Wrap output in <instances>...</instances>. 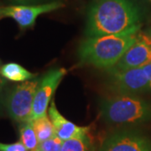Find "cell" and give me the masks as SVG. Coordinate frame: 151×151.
Instances as JSON below:
<instances>
[{"mask_svg": "<svg viewBox=\"0 0 151 151\" xmlns=\"http://www.w3.org/2000/svg\"><path fill=\"white\" fill-rule=\"evenodd\" d=\"M64 7V4L55 0L42 4L10 5L0 7V19L9 17L13 19L22 29L33 27L37 18L41 14L50 13Z\"/></svg>", "mask_w": 151, "mask_h": 151, "instance_id": "obj_5", "label": "cell"}, {"mask_svg": "<svg viewBox=\"0 0 151 151\" xmlns=\"http://www.w3.org/2000/svg\"><path fill=\"white\" fill-rule=\"evenodd\" d=\"M100 113L110 124H143L151 121V103L133 94L119 93L103 99Z\"/></svg>", "mask_w": 151, "mask_h": 151, "instance_id": "obj_3", "label": "cell"}, {"mask_svg": "<svg viewBox=\"0 0 151 151\" xmlns=\"http://www.w3.org/2000/svg\"><path fill=\"white\" fill-rule=\"evenodd\" d=\"M48 115L55 128V134L62 141L68 140L73 138L81 137L87 134L89 129L87 127L77 126L72 122L64 118L58 109L55 103L52 101L48 108Z\"/></svg>", "mask_w": 151, "mask_h": 151, "instance_id": "obj_10", "label": "cell"}, {"mask_svg": "<svg viewBox=\"0 0 151 151\" xmlns=\"http://www.w3.org/2000/svg\"><path fill=\"white\" fill-rule=\"evenodd\" d=\"M61 151H92L87 134L63 141Z\"/></svg>", "mask_w": 151, "mask_h": 151, "instance_id": "obj_14", "label": "cell"}, {"mask_svg": "<svg viewBox=\"0 0 151 151\" xmlns=\"http://www.w3.org/2000/svg\"><path fill=\"white\" fill-rule=\"evenodd\" d=\"M141 14L132 0H96L87 14V37L139 31Z\"/></svg>", "mask_w": 151, "mask_h": 151, "instance_id": "obj_1", "label": "cell"}, {"mask_svg": "<svg viewBox=\"0 0 151 151\" xmlns=\"http://www.w3.org/2000/svg\"><path fill=\"white\" fill-rule=\"evenodd\" d=\"M13 3V5H33V4H42L55 0H9Z\"/></svg>", "mask_w": 151, "mask_h": 151, "instance_id": "obj_17", "label": "cell"}, {"mask_svg": "<svg viewBox=\"0 0 151 151\" xmlns=\"http://www.w3.org/2000/svg\"><path fill=\"white\" fill-rule=\"evenodd\" d=\"M0 65H1V61H0Z\"/></svg>", "mask_w": 151, "mask_h": 151, "instance_id": "obj_21", "label": "cell"}, {"mask_svg": "<svg viewBox=\"0 0 151 151\" xmlns=\"http://www.w3.org/2000/svg\"><path fill=\"white\" fill-rule=\"evenodd\" d=\"M102 151H151V144L142 135L123 131L108 136Z\"/></svg>", "mask_w": 151, "mask_h": 151, "instance_id": "obj_9", "label": "cell"}, {"mask_svg": "<svg viewBox=\"0 0 151 151\" xmlns=\"http://www.w3.org/2000/svg\"><path fill=\"white\" fill-rule=\"evenodd\" d=\"M63 141L56 135L47 140L39 143L37 148L34 151H61Z\"/></svg>", "mask_w": 151, "mask_h": 151, "instance_id": "obj_15", "label": "cell"}, {"mask_svg": "<svg viewBox=\"0 0 151 151\" xmlns=\"http://www.w3.org/2000/svg\"><path fill=\"white\" fill-rule=\"evenodd\" d=\"M6 84H7V80L0 75V100L3 97V93H4V91Z\"/></svg>", "mask_w": 151, "mask_h": 151, "instance_id": "obj_18", "label": "cell"}, {"mask_svg": "<svg viewBox=\"0 0 151 151\" xmlns=\"http://www.w3.org/2000/svg\"><path fill=\"white\" fill-rule=\"evenodd\" d=\"M0 75L6 80L15 82H24L35 79V74L26 70L21 65L10 62L0 66Z\"/></svg>", "mask_w": 151, "mask_h": 151, "instance_id": "obj_11", "label": "cell"}, {"mask_svg": "<svg viewBox=\"0 0 151 151\" xmlns=\"http://www.w3.org/2000/svg\"><path fill=\"white\" fill-rule=\"evenodd\" d=\"M0 151H28L21 142L14 144H3L0 143Z\"/></svg>", "mask_w": 151, "mask_h": 151, "instance_id": "obj_16", "label": "cell"}, {"mask_svg": "<svg viewBox=\"0 0 151 151\" xmlns=\"http://www.w3.org/2000/svg\"><path fill=\"white\" fill-rule=\"evenodd\" d=\"M65 68L53 69L48 71L40 80L34 98L30 121L43 117L47 114L49 104L52 102V97L56 88L66 74Z\"/></svg>", "mask_w": 151, "mask_h": 151, "instance_id": "obj_6", "label": "cell"}, {"mask_svg": "<svg viewBox=\"0 0 151 151\" xmlns=\"http://www.w3.org/2000/svg\"><path fill=\"white\" fill-rule=\"evenodd\" d=\"M40 80L34 79L15 86L4 98V107L11 119L19 123L30 121L34 98Z\"/></svg>", "mask_w": 151, "mask_h": 151, "instance_id": "obj_4", "label": "cell"}, {"mask_svg": "<svg viewBox=\"0 0 151 151\" xmlns=\"http://www.w3.org/2000/svg\"><path fill=\"white\" fill-rule=\"evenodd\" d=\"M139 31L87 37L80 45L78 55L82 63L109 70L136 42Z\"/></svg>", "mask_w": 151, "mask_h": 151, "instance_id": "obj_2", "label": "cell"}, {"mask_svg": "<svg viewBox=\"0 0 151 151\" xmlns=\"http://www.w3.org/2000/svg\"><path fill=\"white\" fill-rule=\"evenodd\" d=\"M142 68L144 69L146 76H147V77L149 78V80H150L151 82V63L150 64H149V65H145V66H143Z\"/></svg>", "mask_w": 151, "mask_h": 151, "instance_id": "obj_19", "label": "cell"}, {"mask_svg": "<svg viewBox=\"0 0 151 151\" xmlns=\"http://www.w3.org/2000/svg\"><path fill=\"white\" fill-rule=\"evenodd\" d=\"M19 137L20 142L28 151H34L37 148L39 141L33 127L32 121L21 123L19 126Z\"/></svg>", "mask_w": 151, "mask_h": 151, "instance_id": "obj_13", "label": "cell"}, {"mask_svg": "<svg viewBox=\"0 0 151 151\" xmlns=\"http://www.w3.org/2000/svg\"><path fill=\"white\" fill-rule=\"evenodd\" d=\"M148 35H150V37H151V32L148 33Z\"/></svg>", "mask_w": 151, "mask_h": 151, "instance_id": "obj_20", "label": "cell"}, {"mask_svg": "<svg viewBox=\"0 0 151 151\" xmlns=\"http://www.w3.org/2000/svg\"><path fill=\"white\" fill-rule=\"evenodd\" d=\"M113 87L119 93L133 94L149 91L151 82L142 67L111 73Z\"/></svg>", "mask_w": 151, "mask_h": 151, "instance_id": "obj_8", "label": "cell"}, {"mask_svg": "<svg viewBox=\"0 0 151 151\" xmlns=\"http://www.w3.org/2000/svg\"><path fill=\"white\" fill-rule=\"evenodd\" d=\"M151 63V37L139 34L138 40L130 47L119 62L109 69L110 73L119 72L132 68H139Z\"/></svg>", "mask_w": 151, "mask_h": 151, "instance_id": "obj_7", "label": "cell"}, {"mask_svg": "<svg viewBox=\"0 0 151 151\" xmlns=\"http://www.w3.org/2000/svg\"><path fill=\"white\" fill-rule=\"evenodd\" d=\"M32 123L39 143L51 139L56 135L53 124L47 114L33 120Z\"/></svg>", "mask_w": 151, "mask_h": 151, "instance_id": "obj_12", "label": "cell"}]
</instances>
